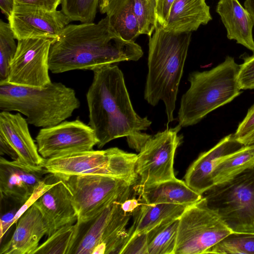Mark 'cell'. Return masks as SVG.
Listing matches in <instances>:
<instances>
[{
	"instance_id": "cell-7",
	"label": "cell",
	"mask_w": 254,
	"mask_h": 254,
	"mask_svg": "<svg viewBox=\"0 0 254 254\" xmlns=\"http://www.w3.org/2000/svg\"><path fill=\"white\" fill-rule=\"evenodd\" d=\"M204 193L209 207L233 232L254 233V167Z\"/></svg>"
},
{
	"instance_id": "cell-34",
	"label": "cell",
	"mask_w": 254,
	"mask_h": 254,
	"mask_svg": "<svg viewBox=\"0 0 254 254\" xmlns=\"http://www.w3.org/2000/svg\"><path fill=\"white\" fill-rule=\"evenodd\" d=\"M120 254H148L147 233H140L131 238L126 243Z\"/></svg>"
},
{
	"instance_id": "cell-42",
	"label": "cell",
	"mask_w": 254,
	"mask_h": 254,
	"mask_svg": "<svg viewBox=\"0 0 254 254\" xmlns=\"http://www.w3.org/2000/svg\"><path fill=\"white\" fill-rule=\"evenodd\" d=\"M245 145H254V134L247 141Z\"/></svg>"
},
{
	"instance_id": "cell-10",
	"label": "cell",
	"mask_w": 254,
	"mask_h": 254,
	"mask_svg": "<svg viewBox=\"0 0 254 254\" xmlns=\"http://www.w3.org/2000/svg\"><path fill=\"white\" fill-rule=\"evenodd\" d=\"M127 198L112 203L84 224L71 254H120L127 238L126 227L131 215L121 207L122 202Z\"/></svg>"
},
{
	"instance_id": "cell-5",
	"label": "cell",
	"mask_w": 254,
	"mask_h": 254,
	"mask_svg": "<svg viewBox=\"0 0 254 254\" xmlns=\"http://www.w3.org/2000/svg\"><path fill=\"white\" fill-rule=\"evenodd\" d=\"M239 66L234 58L227 56L211 69L190 73V86L181 100L178 125L182 127L194 125L238 96L241 93L237 79Z\"/></svg>"
},
{
	"instance_id": "cell-22",
	"label": "cell",
	"mask_w": 254,
	"mask_h": 254,
	"mask_svg": "<svg viewBox=\"0 0 254 254\" xmlns=\"http://www.w3.org/2000/svg\"><path fill=\"white\" fill-rule=\"evenodd\" d=\"M211 20L205 0H175L163 28L175 33L191 32Z\"/></svg>"
},
{
	"instance_id": "cell-25",
	"label": "cell",
	"mask_w": 254,
	"mask_h": 254,
	"mask_svg": "<svg viewBox=\"0 0 254 254\" xmlns=\"http://www.w3.org/2000/svg\"><path fill=\"white\" fill-rule=\"evenodd\" d=\"M254 167V145H244L223 159L211 176L214 186L228 182Z\"/></svg>"
},
{
	"instance_id": "cell-4",
	"label": "cell",
	"mask_w": 254,
	"mask_h": 254,
	"mask_svg": "<svg viewBox=\"0 0 254 254\" xmlns=\"http://www.w3.org/2000/svg\"><path fill=\"white\" fill-rule=\"evenodd\" d=\"M80 103L75 91L61 82L42 87L0 83V109L17 111L36 127L55 126L71 117Z\"/></svg>"
},
{
	"instance_id": "cell-15",
	"label": "cell",
	"mask_w": 254,
	"mask_h": 254,
	"mask_svg": "<svg viewBox=\"0 0 254 254\" xmlns=\"http://www.w3.org/2000/svg\"><path fill=\"white\" fill-rule=\"evenodd\" d=\"M47 174L44 166H32L18 159L9 161L0 158L1 200L23 204Z\"/></svg>"
},
{
	"instance_id": "cell-12",
	"label": "cell",
	"mask_w": 254,
	"mask_h": 254,
	"mask_svg": "<svg viewBox=\"0 0 254 254\" xmlns=\"http://www.w3.org/2000/svg\"><path fill=\"white\" fill-rule=\"evenodd\" d=\"M54 41L46 38L18 40L6 82L29 87H42L51 83L49 58Z\"/></svg>"
},
{
	"instance_id": "cell-18",
	"label": "cell",
	"mask_w": 254,
	"mask_h": 254,
	"mask_svg": "<svg viewBox=\"0 0 254 254\" xmlns=\"http://www.w3.org/2000/svg\"><path fill=\"white\" fill-rule=\"evenodd\" d=\"M28 123L20 113H0V133L17 152L19 159L32 166H44L45 159L38 150L28 128Z\"/></svg>"
},
{
	"instance_id": "cell-3",
	"label": "cell",
	"mask_w": 254,
	"mask_h": 254,
	"mask_svg": "<svg viewBox=\"0 0 254 254\" xmlns=\"http://www.w3.org/2000/svg\"><path fill=\"white\" fill-rule=\"evenodd\" d=\"M191 32L175 33L158 22L149 40L144 99L155 106L161 100L168 123L174 121L179 86L190 42Z\"/></svg>"
},
{
	"instance_id": "cell-21",
	"label": "cell",
	"mask_w": 254,
	"mask_h": 254,
	"mask_svg": "<svg viewBox=\"0 0 254 254\" xmlns=\"http://www.w3.org/2000/svg\"><path fill=\"white\" fill-rule=\"evenodd\" d=\"M216 11L227 31V37L254 53L253 19L238 0H219Z\"/></svg>"
},
{
	"instance_id": "cell-27",
	"label": "cell",
	"mask_w": 254,
	"mask_h": 254,
	"mask_svg": "<svg viewBox=\"0 0 254 254\" xmlns=\"http://www.w3.org/2000/svg\"><path fill=\"white\" fill-rule=\"evenodd\" d=\"M80 228L77 222L61 227L39 245L33 254H71Z\"/></svg>"
},
{
	"instance_id": "cell-17",
	"label": "cell",
	"mask_w": 254,
	"mask_h": 254,
	"mask_svg": "<svg viewBox=\"0 0 254 254\" xmlns=\"http://www.w3.org/2000/svg\"><path fill=\"white\" fill-rule=\"evenodd\" d=\"M40 211L50 236L61 227L77 220L71 193L66 184L59 180L33 204Z\"/></svg>"
},
{
	"instance_id": "cell-20",
	"label": "cell",
	"mask_w": 254,
	"mask_h": 254,
	"mask_svg": "<svg viewBox=\"0 0 254 254\" xmlns=\"http://www.w3.org/2000/svg\"><path fill=\"white\" fill-rule=\"evenodd\" d=\"M135 190L140 200L149 204L173 203L190 206L203 197L185 181L176 178L149 185L138 184Z\"/></svg>"
},
{
	"instance_id": "cell-14",
	"label": "cell",
	"mask_w": 254,
	"mask_h": 254,
	"mask_svg": "<svg viewBox=\"0 0 254 254\" xmlns=\"http://www.w3.org/2000/svg\"><path fill=\"white\" fill-rule=\"evenodd\" d=\"M8 20L17 40L46 38L55 41L71 21L61 10L48 11L15 2Z\"/></svg>"
},
{
	"instance_id": "cell-41",
	"label": "cell",
	"mask_w": 254,
	"mask_h": 254,
	"mask_svg": "<svg viewBox=\"0 0 254 254\" xmlns=\"http://www.w3.org/2000/svg\"><path fill=\"white\" fill-rule=\"evenodd\" d=\"M244 7L251 14L254 22V0H245Z\"/></svg>"
},
{
	"instance_id": "cell-39",
	"label": "cell",
	"mask_w": 254,
	"mask_h": 254,
	"mask_svg": "<svg viewBox=\"0 0 254 254\" xmlns=\"http://www.w3.org/2000/svg\"><path fill=\"white\" fill-rule=\"evenodd\" d=\"M141 203L134 197L125 199L121 203V207L123 211L127 213L132 214Z\"/></svg>"
},
{
	"instance_id": "cell-9",
	"label": "cell",
	"mask_w": 254,
	"mask_h": 254,
	"mask_svg": "<svg viewBox=\"0 0 254 254\" xmlns=\"http://www.w3.org/2000/svg\"><path fill=\"white\" fill-rule=\"evenodd\" d=\"M232 232L203 196L180 217L174 254H204Z\"/></svg>"
},
{
	"instance_id": "cell-23",
	"label": "cell",
	"mask_w": 254,
	"mask_h": 254,
	"mask_svg": "<svg viewBox=\"0 0 254 254\" xmlns=\"http://www.w3.org/2000/svg\"><path fill=\"white\" fill-rule=\"evenodd\" d=\"M188 206L173 203H141L132 214L133 221L128 230L126 243L134 236L148 232L165 220L180 218Z\"/></svg>"
},
{
	"instance_id": "cell-28",
	"label": "cell",
	"mask_w": 254,
	"mask_h": 254,
	"mask_svg": "<svg viewBox=\"0 0 254 254\" xmlns=\"http://www.w3.org/2000/svg\"><path fill=\"white\" fill-rule=\"evenodd\" d=\"M205 254H254V233L232 232Z\"/></svg>"
},
{
	"instance_id": "cell-16",
	"label": "cell",
	"mask_w": 254,
	"mask_h": 254,
	"mask_svg": "<svg viewBox=\"0 0 254 254\" xmlns=\"http://www.w3.org/2000/svg\"><path fill=\"white\" fill-rule=\"evenodd\" d=\"M234 134L221 139L208 150L202 152L187 169L185 182L193 190L203 194L213 187L211 174L225 157L244 146Z\"/></svg>"
},
{
	"instance_id": "cell-30",
	"label": "cell",
	"mask_w": 254,
	"mask_h": 254,
	"mask_svg": "<svg viewBox=\"0 0 254 254\" xmlns=\"http://www.w3.org/2000/svg\"><path fill=\"white\" fill-rule=\"evenodd\" d=\"M100 0H63L61 11L70 21L93 22Z\"/></svg>"
},
{
	"instance_id": "cell-6",
	"label": "cell",
	"mask_w": 254,
	"mask_h": 254,
	"mask_svg": "<svg viewBox=\"0 0 254 254\" xmlns=\"http://www.w3.org/2000/svg\"><path fill=\"white\" fill-rule=\"evenodd\" d=\"M137 154L117 147L81 151L45 159L47 173L59 180L79 175H100L124 180L132 186L138 178L135 172Z\"/></svg>"
},
{
	"instance_id": "cell-13",
	"label": "cell",
	"mask_w": 254,
	"mask_h": 254,
	"mask_svg": "<svg viewBox=\"0 0 254 254\" xmlns=\"http://www.w3.org/2000/svg\"><path fill=\"white\" fill-rule=\"evenodd\" d=\"M36 142L39 154L46 159L92 150L98 140L91 127L77 119L41 128Z\"/></svg>"
},
{
	"instance_id": "cell-37",
	"label": "cell",
	"mask_w": 254,
	"mask_h": 254,
	"mask_svg": "<svg viewBox=\"0 0 254 254\" xmlns=\"http://www.w3.org/2000/svg\"><path fill=\"white\" fill-rule=\"evenodd\" d=\"M22 205L15 206L1 215L0 220V240L2 239L9 228L14 224V217Z\"/></svg>"
},
{
	"instance_id": "cell-32",
	"label": "cell",
	"mask_w": 254,
	"mask_h": 254,
	"mask_svg": "<svg viewBox=\"0 0 254 254\" xmlns=\"http://www.w3.org/2000/svg\"><path fill=\"white\" fill-rule=\"evenodd\" d=\"M244 62L240 65L237 79L241 90L254 88V55H243Z\"/></svg>"
},
{
	"instance_id": "cell-1",
	"label": "cell",
	"mask_w": 254,
	"mask_h": 254,
	"mask_svg": "<svg viewBox=\"0 0 254 254\" xmlns=\"http://www.w3.org/2000/svg\"><path fill=\"white\" fill-rule=\"evenodd\" d=\"M93 79L86 94L88 125L98 140V148L115 139L126 137L129 147L139 152L150 136L142 132L151 125L147 117L134 111L123 73L116 65L93 70Z\"/></svg>"
},
{
	"instance_id": "cell-40",
	"label": "cell",
	"mask_w": 254,
	"mask_h": 254,
	"mask_svg": "<svg viewBox=\"0 0 254 254\" xmlns=\"http://www.w3.org/2000/svg\"><path fill=\"white\" fill-rule=\"evenodd\" d=\"M14 6V0H0V10L7 19L12 14Z\"/></svg>"
},
{
	"instance_id": "cell-38",
	"label": "cell",
	"mask_w": 254,
	"mask_h": 254,
	"mask_svg": "<svg viewBox=\"0 0 254 254\" xmlns=\"http://www.w3.org/2000/svg\"><path fill=\"white\" fill-rule=\"evenodd\" d=\"M0 154H6L12 160H15L19 159L18 155L4 136L0 133Z\"/></svg>"
},
{
	"instance_id": "cell-11",
	"label": "cell",
	"mask_w": 254,
	"mask_h": 254,
	"mask_svg": "<svg viewBox=\"0 0 254 254\" xmlns=\"http://www.w3.org/2000/svg\"><path fill=\"white\" fill-rule=\"evenodd\" d=\"M182 127L167 128L150 135L141 148L135 164L139 184L149 185L176 178L174 161L181 137L178 133Z\"/></svg>"
},
{
	"instance_id": "cell-36",
	"label": "cell",
	"mask_w": 254,
	"mask_h": 254,
	"mask_svg": "<svg viewBox=\"0 0 254 254\" xmlns=\"http://www.w3.org/2000/svg\"><path fill=\"white\" fill-rule=\"evenodd\" d=\"M175 0H157L156 15L157 22L163 27L166 23Z\"/></svg>"
},
{
	"instance_id": "cell-29",
	"label": "cell",
	"mask_w": 254,
	"mask_h": 254,
	"mask_svg": "<svg viewBox=\"0 0 254 254\" xmlns=\"http://www.w3.org/2000/svg\"><path fill=\"white\" fill-rule=\"evenodd\" d=\"M15 36L9 23L0 20V83L7 82L11 62L17 50Z\"/></svg>"
},
{
	"instance_id": "cell-35",
	"label": "cell",
	"mask_w": 254,
	"mask_h": 254,
	"mask_svg": "<svg viewBox=\"0 0 254 254\" xmlns=\"http://www.w3.org/2000/svg\"><path fill=\"white\" fill-rule=\"evenodd\" d=\"M15 2L34 7L48 11L57 10L63 0H14Z\"/></svg>"
},
{
	"instance_id": "cell-8",
	"label": "cell",
	"mask_w": 254,
	"mask_h": 254,
	"mask_svg": "<svg viewBox=\"0 0 254 254\" xmlns=\"http://www.w3.org/2000/svg\"><path fill=\"white\" fill-rule=\"evenodd\" d=\"M68 188L80 225L91 221L112 203L127 198L132 185L100 175H79L63 180Z\"/></svg>"
},
{
	"instance_id": "cell-31",
	"label": "cell",
	"mask_w": 254,
	"mask_h": 254,
	"mask_svg": "<svg viewBox=\"0 0 254 254\" xmlns=\"http://www.w3.org/2000/svg\"><path fill=\"white\" fill-rule=\"evenodd\" d=\"M157 0H133V10L140 34L151 37L156 28Z\"/></svg>"
},
{
	"instance_id": "cell-19",
	"label": "cell",
	"mask_w": 254,
	"mask_h": 254,
	"mask_svg": "<svg viewBox=\"0 0 254 254\" xmlns=\"http://www.w3.org/2000/svg\"><path fill=\"white\" fill-rule=\"evenodd\" d=\"M10 239L0 249V254H33L47 228L38 208L33 204L19 218Z\"/></svg>"
},
{
	"instance_id": "cell-2",
	"label": "cell",
	"mask_w": 254,
	"mask_h": 254,
	"mask_svg": "<svg viewBox=\"0 0 254 254\" xmlns=\"http://www.w3.org/2000/svg\"><path fill=\"white\" fill-rule=\"evenodd\" d=\"M134 41L123 39L107 16L97 23L68 24L51 44L49 69L53 73L95 68L125 61H137L143 56Z\"/></svg>"
},
{
	"instance_id": "cell-24",
	"label": "cell",
	"mask_w": 254,
	"mask_h": 254,
	"mask_svg": "<svg viewBox=\"0 0 254 254\" xmlns=\"http://www.w3.org/2000/svg\"><path fill=\"white\" fill-rule=\"evenodd\" d=\"M99 8L125 40L134 41L140 35L134 13L133 0H100Z\"/></svg>"
},
{
	"instance_id": "cell-26",
	"label": "cell",
	"mask_w": 254,
	"mask_h": 254,
	"mask_svg": "<svg viewBox=\"0 0 254 254\" xmlns=\"http://www.w3.org/2000/svg\"><path fill=\"white\" fill-rule=\"evenodd\" d=\"M179 222L167 219L147 232L148 254H174Z\"/></svg>"
},
{
	"instance_id": "cell-33",
	"label": "cell",
	"mask_w": 254,
	"mask_h": 254,
	"mask_svg": "<svg viewBox=\"0 0 254 254\" xmlns=\"http://www.w3.org/2000/svg\"><path fill=\"white\" fill-rule=\"evenodd\" d=\"M234 134L236 138L244 145L247 141L254 134V105L249 109L246 116L238 125Z\"/></svg>"
}]
</instances>
